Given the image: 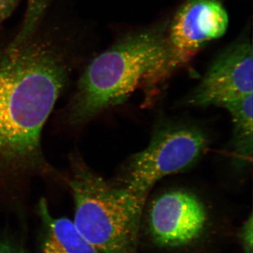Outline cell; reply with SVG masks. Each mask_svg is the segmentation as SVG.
<instances>
[{
	"instance_id": "obj_1",
	"label": "cell",
	"mask_w": 253,
	"mask_h": 253,
	"mask_svg": "<svg viewBox=\"0 0 253 253\" xmlns=\"http://www.w3.org/2000/svg\"><path fill=\"white\" fill-rule=\"evenodd\" d=\"M49 0H30L21 29L0 44V206L22 204L37 181L65 185L43 131L79 68L68 41L43 26Z\"/></svg>"
},
{
	"instance_id": "obj_2",
	"label": "cell",
	"mask_w": 253,
	"mask_h": 253,
	"mask_svg": "<svg viewBox=\"0 0 253 253\" xmlns=\"http://www.w3.org/2000/svg\"><path fill=\"white\" fill-rule=\"evenodd\" d=\"M168 56L167 38L162 29L121 40L84 68L54 118L55 129L74 135L106 110L122 104L137 88L145 95L157 94Z\"/></svg>"
},
{
	"instance_id": "obj_3",
	"label": "cell",
	"mask_w": 253,
	"mask_h": 253,
	"mask_svg": "<svg viewBox=\"0 0 253 253\" xmlns=\"http://www.w3.org/2000/svg\"><path fill=\"white\" fill-rule=\"evenodd\" d=\"M65 186L72 194L75 225L99 253H136L146 198L93 170L78 151L68 156Z\"/></svg>"
},
{
	"instance_id": "obj_4",
	"label": "cell",
	"mask_w": 253,
	"mask_h": 253,
	"mask_svg": "<svg viewBox=\"0 0 253 253\" xmlns=\"http://www.w3.org/2000/svg\"><path fill=\"white\" fill-rule=\"evenodd\" d=\"M208 145L206 134L195 126L163 128L146 149L131 158L120 184L147 198L158 181L190 167L204 154Z\"/></svg>"
},
{
	"instance_id": "obj_5",
	"label": "cell",
	"mask_w": 253,
	"mask_h": 253,
	"mask_svg": "<svg viewBox=\"0 0 253 253\" xmlns=\"http://www.w3.org/2000/svg\"><path fill=\"white\" fill-rule=\"evenodd\" d=\"M228 25L221 0H186L169 28L165 81L207 43L224 36Z\"/></svg>"
},
{
	"instance_id": "obj_6",
	"label": "cell",
	"mask_w": 253,
	"mask_h": 253,
	"mask_svg": "<svg viewBox=\"0 0 253 253\" xmlns=\"http://www.w3.org/2000/svg\"><path fill=\"white\" fill-rule=\"evenodd\" d=\"M253 52L252 44L248 40L229 46L210 66L186 103L201 107H224L253 94Z\"/></svg>"
},
{
	"instance_id": "obj_7",
	"label": "cell",
	"mask_w": 253,
	"mask_h": 253,
	"mask_svg": "<svg viewBox=\"0 0 253 253\" xmlns=\"http://www.w3.org/2000/svg\"><path fill=\"white\" fill-rule=\"evenodd\" d=\"M208 221L202 201L194 194L181 190L158 196L149 209L151 237L159 246L179 248L199 239Z\"/></svg>"
},
{
	"instance_id": "obj_8",
	"label": "cell",
	"mask_w": 253,
	"mask_h": 253,
	"mask_svg": "<svg viewBox=\"0 0 253 253\" xmlns=\"http://www.w3.org/2000/svg\"><path fill=\"white\" fill-rule=\"evenodd\" d=\"M38 209L43 224L42 253H99L73 221L51 215L46 199H41Z\"/></svg>"
},
{
	"instance_id": "obj_9",
	"label": "cell",
	"mask_w": 253,
	"mask_h": 253,
	"mask_svg": "<svg viewBox=\"0 0 253 253\" xmlns=\"http://www.w3.org/2000/svg\"><path fill=\"white\" fill-rule=\"evenodd\" d=\"M253 94L226 104L234 126L233 148L236 162L251 163L253 156Z\"/></svg>"
},
{
	"instance_id": "obj_10",
	"label": "cell",
	"mask_w": 253,
	"mask_h": 253,
	"mask_svg": "<svg viewBox=\"0 0 253 253\" xmlns=\"http://www.w3.org/2000/svg\"><path fill=\"white\" fill-rule=\"evenodd\" d=\"M253 215L245 221L239 233L240 242L244 253H253Z\"/></svg>"
},
{
	"instance_id": "obj_11",
	"label": "cell",
	"mask_w": 253,
	"mask_h": 253,
	"mask_svg": "<svg viewBox=\"0 0 253 253\" xmlns=\"http://www.w3.org/2000/svg\"><path fill=\"white\" fill-rule=\"evenodd\" d=\"M21 0H0V25L11 16Z\"/></svg>"
},
{
	"instance_id": "obj_12",
	"label": "cell",
	"mask_w": 253,
	"mask_h": 253,
	"mask_svg": "<svg viewBox=\"0 0 253 253\" xmlns=\"http://www.w3.org/2000/svg\"><path fill=\"white\" fill-rule=\"evenodd\" d=\"M0 253H25L22 248L9 241L0 242Z\"/></svg>"
}]
</instances>
